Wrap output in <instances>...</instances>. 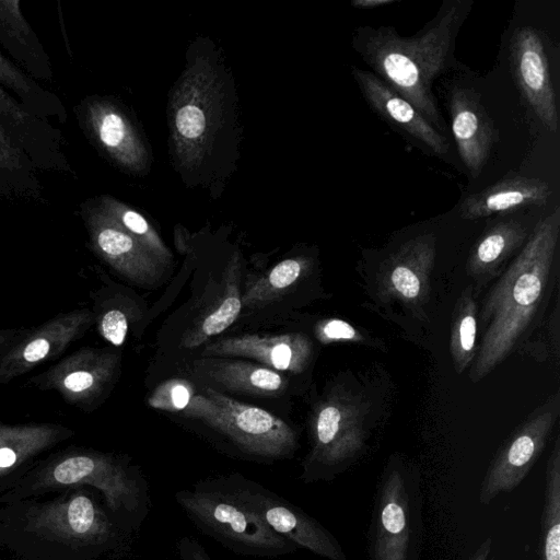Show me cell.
I'll return each instance as SVG.
<instances>
[{
    "label": "cell",
    "mask_w": 560,
    "mask_h": 560,
    "mask_svg": "<svg viewBox=\"0 0 560 560\" xmlns=\"http://www.w3.org/2000/svg\"><path fill=\"white\" fill-rule=\"evenodd\" d=\"M316 337L323 343L336 341L365 342V336L354 326L338 318L325 319L315 328Z\"/></svg>",
    "instance_id": "d6a6232c"
},
{
    "label": "cell",
    "mask_w": 560,
    "mask_h": 560,
    "mask_svg": "<svg viewBox=\"0 0 560 560\" xmlns=\"http://www.w3.org/2000/svg\"><path fill=\"white\" fill-rule=\"evenodd\" d=\"M471 1H444L436 16L413 36L393 26H361L353 47L372 72L410 102L438 130L444 129L432 92L433 81L446 70L458 31Z\"/></svg>",
    "instance_id": "3957f363"
},
{
    "label": "cell",
    "mask_w": 560,
    "mask_h": 560,
    "mask_svg": "<svg viewBox=\"0 0 560 560\" xmlns=\"http://www.w3.org/2000/svg\"><path fill=\"white\" fill-rule=\"evenodd\" d=\"M97 331L107 342L115 347L121 346L127 337L129 319L126 312L113 305L107 299L96 298L92 311Z\"/></svg>",
    "instance_id": "4dcf8cb0"
},
{
    "label": "cell",
    "mask_w": 560,
    "mask_h": 560,
    "mask_svg": "<svg viewBox=\"0 0 560 560\" xmlns=\"http://www.w3.org/2000/svg\"><path fill=\"white\" fill-rule=\"evenodd\" d=\"M222 478L236 498L276 534L327 560H347L338 539L303 509L241 474Z\"/></svg>",
    "instance_id": "8fae6325"
},
{
    "label": "cell",
    "mask_w": 560,
    "mask_h": 560,
    "mask_svg": "<svg viewBox=\"0 0 560 560\" xmlns=\"http://www.w3.org/2000/svg\"><path fill=\"white\" fill-rule=\"evenodd\" d=\"M83 486L101 493L108 513L126 532L141 528L152 505L145 477L128 458L91 448L69 446L34 462L0 485V503Z\"/></svg>",
    "instance_id": "277c9868"
},
{
    "label": "cell",
    "mask_w": 560,
    "mask_h": 560,
    "mask_svg": "<svg viewBox=\"0 0 560 560\" xmlns=\"http://www.w3.org/2000/svg\"><path fill=\"white\" fill-rule=\"evenodd\" d=\"M550 194L548 183L541 179L525 176L505 177L466 197L459 212L464 219L477 220L526 206L546 205Z\"/></svg>",
    "instance_id": "44dd1931"
},
{
    "label": "cell",
    "mask_w": 560,
    "mask_h": 560,
    "mask_svg": "<svg viewBox=\"0 0 560 560\" xmlns=\"http://www.w3.org/2000/svg\"><path fill=\"white\" fill-rule=\"evenodd\" d=\"M544 44L536 28L520 27L511 39V60L523 97L541 124L556 132L559 114Z\"/></svg>",
    "instance_id": "5bb4252c"
},
{
    "label": "cell",
    "mask_w": 560,
    "mask_h": 560,
    "mask_svg": "<svg viewBox=\"0 0 560 560\" xmlns=\"http://www.w3.org/2000/svg\"><path fill=\"white\" fill-rule=\"evenodd\" d=\"M451 126L459 156L472 177L482 171L494 143V127L480 95L455 86L450 95Z\"/></svg>",
    "instance_id": "ac0fdd59"
},
{
    "label": "cell",
    "mask_w": 560,
    "mask_h": 560,
    "mask_svg": "<svg viewBox=\"0 0 560 560\" xmlns=\"http://www.w3.org/2000/svg\"><path fill=\"white\" fill-rule=\"evenodd\" d=\"M478 305L472 285L457 299L452 315L450 352L457 374L471 365L477 352Z\"/></svg>",
    "instance_id": "4316f807"
},
{
    "label": "cell",
    "mask_w": 560,
    "mask_h": 560,
    "mask_svg": "<svg viewBox=\"0 0 560 560\" xmlns=\"http://www.w3.org/2000/svg\"><path fill=\"white\" fill-rule=\"evenodd\" d=\"M192 396V388L187 381L170 380L153 392L149 398V405L162 410L184 411Z\"/></svg>",
    "instance_id": "1f68e13d"
},
{
    "label": "cell",
    "mask_w": 560,
    "mask_h": 560,
    "mask_svg": "<svg viewBox=\"0 0 560 560\" xmlns=\"http://www.w3.org/2000/svg\"><path fill=\"white\" fill-rule=\"evenodd\" d=\"M466 560H494L492 537H486Z\"/></svg>",
    "instance_id": "8d00e7d4"
},
{
    "label": "cell",
    "mask_w": 560,
    "mask_h": 560,
    "mask_svg": "<svg viewBox=\"0 0 560 560\" xmlns=\"http://www.w3.org/2000/svg\"><path fill=\"white\" fill-rule=\"evenodd\" d=\"M192 373L230 390L250 394H277L287 386L278 371L258 363L222 357H202L192 364Z\"/></svg>",
    "instance_id": "603a6c76"
},
{
    "label": "cell",
    "mask_w": 560,
    "mask_h": 560,
    "mask_svg": "<svg viewBox=\"0 0 560 560\" xmlns=\"http://www.w3.org/2000/svg\"><path fill=\"white\" fill-rule=\"evenodd\" d=\"M83 219L93 250L117 273L137 284L160 278L155 258L107 214L85 209Z\"/></svg>",
    "instance_id": "2e32d148"
},
{
    "label": "cell",
    "mask_w": 560,
    "mask_h": 560,
    "mask_svg": "<svg viewBox=\"0 0 560 560\" xmlns=\"http://www.w3.org/2000/svg\"><path fill=\"white\" fill-rule=\"evenodd\" d=\"M202 357L252 358L275 371L303 372L313 357L311 339L301 332L281 335H241L209 343Z\"/></svg>",
    "instance_id": "e0dca14e"
},
{
    "label": "cell",
    "mask_w": 560,
    "mask_h": 560,
    "mask_svg": "<svg viewBox=\"0 0 560 560\" xmlns=\"http://www.w3.org/2000/svg\"><path fill=\"white\" fill-rule=\"evenodd\" d=\"M559 313H560V310H559V293L557 292L556 299H555L553 310H552V313L550 315V318H549V322H548V326H547L548 338H549V347H550V350H551V354L555 357L556 361H558V359H559V345H560L559 343V339H560V334H559L560 317H559Z\"/></svg>",
    "instance_id": "d590c367"
},
{
    "label": "cell",
    "mask_w": 560,
    "mask_h": 560,
    "mask_svg": "<svg viewBox=\"0 0 560 560\" xmlns=\"http://www.w3.org/2000/svg\"><path fill=\"white\" fill-rule=\"evenodd\" d=\"M560 236V208L535 225L521 252L486 295L478 319L485 329L469 371L477 383L537 328L551 298Z\"/></svg>",
    "instance_id": "7a4b0ae2"
},
{
    "label": "cell",
    "mask_w": 560,
    "mask_h": 560,
    "mask_svg": "<svg viewBox=\"0 0 560 560\" xmlns=\"http://www.w3.org/2000/svg\"><path fill=\"white\" fill-rule=\"evenodd\" d=\"M183 412L207 424L225 438L237 454L252 460L288 458L298 448L296 434L283 420L209 386L203 394L194 395Z\"/></svg>",
    "instance_id": "52a82bcc"
},
{
    "label": "cell",
    "mask_w": 560,
    "mask_h": 560,
    "mask_svg": "<svg viewBox=\"0 0 560 560\" xmlns=\"http://www.w3.org/2000/svg\"><path fill=\"white\" fill-rule=\"evenodd\" d=\"M0 84L11 90L18 100L43 119L67 120V110L61 100L39 85L0 51Z\"/></svg>",
    "instance_id": "484cf974"
},
{
    "label": "cell",
    "mask_w": 560,
    "mask_h": 560,
    "mask_svg": "<svg viewBox=\"0 0 560 560\" xmlns=\"http://www.w3.org/2000/svg\"><path fill=\"white\" fill-rule=\"evenodd\" d=\"M539 560H560V474H545Z\"/></svg>",
    "instance_id": "f546056e"
},
{
    "label": "cell",
    "mask_w": 560,
    "mask_h": 560,
    "mask_svg": "<svg viewBox=\"0 0 560 560\" xmlns=\"http://www.w3.org/2000/svg\"><path fill=\"white\" fill-rule=\"evenodd\" d=\"M224 296L215 307L201 318L183 339L185 348H197L209 338L217 336L231 326L243 307L238 289V271L235 266L229 268Z\"/></svg>",
    "instance_id": "83f0119b"
},
{
    "label": "cell",
    "mask_w": 560,
    "mask_h": 560,
    "mask_svg": "<svg viewBox=\"0 0 560 560\" xmlns=\"http://www.w3.org/2000/svg\"><path fill=\"white\" fill-rule=\"evenodd\" d=\"M421 472L393 454L380 475L366 533L369 560H419L423 538Z\"/></svg>",
    "instance_id": "5b68a950"
},
{
    "label": "cell",
    "mask_w": 560,
    "mask_h": 560,
    "mask_svg": "<svg viewBox=\"0 0 560 560\" xmlns=\"http://www.w3.org/2000/svg\"><path fill=\"white\" fill-rule=\"evenodd\" d=\"M206 118L203 112L195 105L182 107L176 116V127L182 136L194 139L205 129Z\"/></svg>",
    "instance_id": "836d02e7"
},
{
    "label": "cell",
    "mask_w": 560,
    "mask_h": 560,
    "mask_svg": "<svg viewBox=\"0 0 560 560\" xmlns=\"http://www.w3.org/2000/svg\"><path fill=\"white\" fill-rule=\"evenodd\" d=\"M131 535L85 486L0 503V546L22 560H119Z\"/></svg>",
    "instance_id": "6da1fadb"
},
{
    "label": "cell",
    "mask_w": 560,
    "mask_h": 560,
    "mask_svg": "<svg viewBox=\"0 0 560 560\" xmlns=\"http://www.w3.org/2000/svg\"><path fill=\"white\" fill-rule=\"evenodd\" d=\"M0 125L38 170L70 173L60 129L31 112L0 84Z\"/></svg>",
    "instance_id": "9a60e30c"
},
{
    "label": "cell",
    "mask_w": 560,
    "mask_h": 560,
    "mask_svg": "<svg viewBox=\"0 0 560 560\" xmlns=\"http://www.w3.org/2000/svg\"><path fill=\"white\" fill-rule=\"evenodd\" d=\"M119 363L120 355L112 348L82 347L32 376L27 384L54 390L69 406L91 412L113 387Z\"/></svg>",
    "instance_id": "7c38bea8"
},
{
    "label": "cell",
    "mask_w": 560,
    "mask_h": 560,
    "mask_svg": "<svg viewBox=\"0 0 560 560\" xmlns=\"http://www.w3.org/2000/svg\"><path fill=\"white\" fill-rule=\"evenodd\" d=\"M310 269L305 258H289L277 264L264 277L246 287L242 295L243 306H254L279 299L295 285Z\"/></svg>",
    "instance_id": "f1b7e54d"
},
{
    "label": "cell",
    "mask_w": 560,
    "mask_h": 560,
    "mask_svg": "<svg viewBox=\"0 0 560 560\" xmlns=\"http://www.w3.org/2000/svg\"><path fill=\"white\" fill-rule=\"evenodd\" d=\"M175 501L199 532L236 555L276 558L299 549L247 509L222 476L176 491Z\"/></svg>",
    "instance_id": "8992f818"
},
{
    "label": "cell",
    "mask_w": 560,
    "mask_h": 560,
    "mask_svg": "<svg viewBox=\"0 0 560 560\" xmlns=\"http://www.w3.org/2000/svg\"><path fill=\"white\" fill-rule=\"evenodd\" d=\"M20 4V0H0V44L31 78L51 82L50 59Z\"/></svg>",
    "instance_id": "7402d4cb"
},
{
    "label": "cell",
    "mask_w": 560,
    "mask_h": 560,
    "mask_svg": "<svg viewBox=\"0 0 560 560\" xmlns=\"http://www.w3.org/2000/svg\"><path fill=\"white\" fill-rule=\"evenodd\" d=\"M368 405L345 389L334 390L317 406L311 427V446L300 480L332 481L355 464L366 450Z\"/></svg>",
    "instance_id": "ba28073f"
},
{
    "label": "cell",
    "mask_w": 560,
    "mask_h": 560,
    "mask_svg": "<svg viewBox=\"0 0 560 560\" xmlns=\"http://www.w3.org/2000/svg\"><path fill=\"white\" fill-rule=\"evenodd\" d=\"M176 548L180 560H212L203 546L192 537H182Z\"/></svg>",
    "instance_id": "e575fe53"
},
{
    "label": "cell",
    "mask_w": 560,
    "mask_h": 560,
    "mask_svg": "<svg viewBox=\"0 0 560 560\" xmlns=\"http://www.w3.org/2000/svg\"><path fill=\"white\" fill-rule=\"evenodd\" d=\"M434 260L433 234L407 241L383 261L378 272V293L384 299L399 302L417 318H423Z\"/></svg>",
    "instance_id": "4fadbf2b"
},
{
    "label": "cell",
    "mask_w": 560,
    "mask_h": 560,
    "mask_svg": "<svg viewBox=\"0 0 560 560\" xmlns=\"http://www.w3.org/2000/svg\"><path fill=\"white\" fill-rule=\"evenodd\" d=\"M73 435L72 429L60 423L0 421V485L20 476L38 455Z\"/></svg>",
    "instance_id": "ffe728a7"
},
{
    "label": "cell",
    "mask_w": 560,
    "mask_h": 560,
    "mask_svg": "<svg viewBox=\"0 0 560 560\" xmlns=\"http://www.w3.org/2000/svg\"><path fill=\"white\" fill-rule=\"evenodd\" d=\"M95 323L91 310L59 313L32 327L0 328V385L60 357Z\"/></svg>",
    "instance_id": "30bf717a"
},
{
    "label": "cell",
    "mask_w": 560,
    "mask_h": 560,
    "mask_svg": "<svg viewBox=\"0 0 560 560\" xmlns=\"http://www.w3.org/2000/svg\"><path fill=\"white\" fill-rule=\"evenodd\" d=\"M354 81L368 104L384 119L395 124L436 155L448 152L447 139L405 97L371 71L353 68Z\"/></svg>",
    "instance_id": "d6986e66"
},
{
    "label": "cell",
    "mask_w": 560,
    "mask_h": 560,
    "mask_svg": "<svg viewBox=\"0 0 560 560\" xmlns=\"http://www.w3.org/2000/svg\"><path fill=\"white\" fill-rule=\"evenodd\" d=\"M395 0H352L351 5L354 9H374L394 3Z\"/></svg>",
    "instance_id": "74e56055"
},
{
    "label": "cell",
    "mask_w": 560,
    "mask_h": 560,
    "mask_svg": "<svg viewBox=\"0 0 560 560\" xmlns=\"http://www.w3.org/2000/svg\"><path fill=\"white\" fill-rule=\"evenodd\" d=\"M528 238L526 226L515 220L500 221L471 247L467 271L480 288L495 278L506 259Z\"/></svg>",
    "instance_id": "cb8c5ba5"
},
{
    "label": "cell",
    "mask_w": 560,
    "mask_h": 560,
    "mask_svg": "<svg viewBox=\"0 0 560 560\" xmlns=\"http://www.w3.org/2000/svg\"><path fill=\"white\" fill-rule=\"evenodd\" d=\"M560 415L557 390L512 432L489 464L478 489V502L489 505L499 495L514 491L544 452Z\"/></svg>",
    "instance_id": "9c48e42d"
},
{
    "label": "cell",
    "mask_w": 560,
    "mask_h": 560,
    "mask_svg": "<svg viewBox=\"0 0 560 560\" xmlns=\"http://www.w3.org/2000/svg\"><path fill=\"white\" fill-rule=\"evenodd\" d=\"M0 197L44 202L38 168L0 125Z\"/></svg>",
    "instance_id": "d4e9b609"
}]
</instances>
